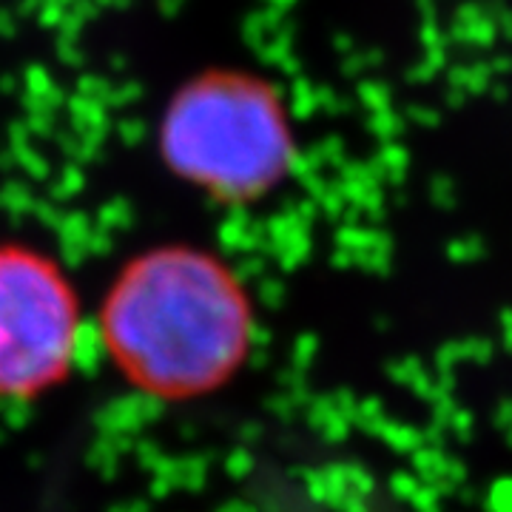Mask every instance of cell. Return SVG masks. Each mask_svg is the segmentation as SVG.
<instances>
[{
	"instance_id": "cell-1",
	"label": "cell",
	"mask_w": 512,
	"mask_h": 512,
	"mask_svg": "<svg viewBox=\"0 0 512 512\" xmlns=\"http://www.w3.org/2000/svg\"><path fill=\"white\" fill-rule=\"evenodd\" d=\"M100 333L123 379L154 399L220 390L254 348V302L237 274L200 248L165 245L111 282Z\"/></svg>"
},
{
	"instance_id": "cell-2",
	"label": "cell",
	"mask_w": 512,
	"mask_h": 512,
	"mask_svg": "<svg viewBox=\"0 0 512 512\" xmlns=\"http://www.w3.org/2000/svg\"><path fill=\"white\" fill-rule=\"evenodd\" d=\"M163 160L220 202H254L288 177L296 154L276 89L254 74L208 72L185 83L160 126Z\"/></svg>"
},
{
	"instance_id": "cell-3",
	"label": "cell",
	"mask_w": 512,
	"mask_h": 512,
	"mask_svg": "<svg viewBox=\"0 0 512 512\" xmlns=\"http://www.w3.org/2000/svg\"><path fill=\"white\" fill-rule=\"evenodd\" d=\"M80 333L72 282L52 259L0 245V399H35L66 379Z\"/></svg>"
}]
</instances>
